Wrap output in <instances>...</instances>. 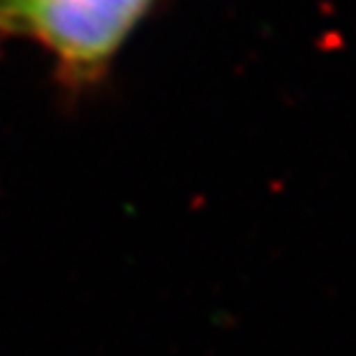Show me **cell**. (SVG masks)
I'll return each mask as SVG.
<instances>
[{
    "label": "cell",
    "instance_id": "1",
    "mask_svg": "<svg viewBox=\"0 0 356 356\" xmlns=\"http://www.w3.org/2000/svg\"><path fill=\"white\" fill-rule=\"evenodd\" d=\"M155 0H24L0 28V47L35 42L60 86L97 83Z\"/></svg>",
    "mask_w": 356,
    "mask_h": 356
},
{
    "label": "cell",
    "instance_id": "2",
    "mask_svg": "<svg viewBox=\"0 0 356 356\" xmlns=\"http://www.w3.org/2000/svg\"><path fill=\"white\" fill-rule=\"evenodd\" d=\"M21 3H24V0H0V28H3L7 17H10V14L17 10Z\"/></svg>",
    "mask_w": 356,
    "mask_h": 356
}]
</instances>
